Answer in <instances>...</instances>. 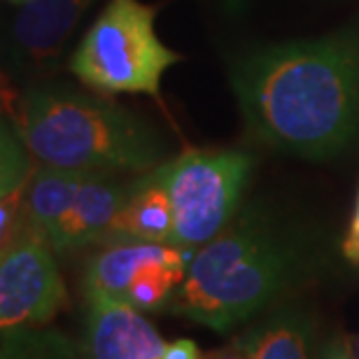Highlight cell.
Returning a JSON list of instances; mask_svg holds the SVG:
<instances>
[{
	"label": "cell",
	"instance_id": "6da1fadb",
	"mask_svg": "<svg viewBox=\"0 0 359 359\" xmlns=\"http://www.w3.org/2000/svg\"><path fill=\"white\" fill-rule=\"evenodd\" d=\"M248 133L278 152L332 159L359 145V33L341 31L233 59Z\"/></svg>",
	"mask_w": 359,
	"mask_h": 359
},
{
	"label": "cell",
	"instance_id": "7a4b0ae2",
	"mask_svg": "<svg viewBox=\"0 0 359 359\" xmlns=\"http://www.w3.org/2000/svg\"><path fill=\"white\" fill-rule=\"evenodd\" d=\"M311 264V241L304 233L264 208L248 205L194 252L163 313L219 334L231 332L306 280Z\"/></svg>",
	"mask_w": 359,
	"mask_h": 359
},
{
	"label": "cell",
	"instance_id": "3957f363",
	"mask_svg": "<svg viewBox=\"0 0 359 359\" xmlns=\"http://www.w3.org/2000/svg\"><path fill=\"white\" fill-rule=\"evenodd\" d=\"M14 131L42 166L124 175L147 173L166 161V142L142 119L68 89H26Z\"/></svg>",
	"mask_w": 359,
	"mask_h": 359
},
{
	"label": "cell",
	"instance_id": "277c9868",
	"mask_svg": "<svg viewBox=\"0 0 359 359\" xmlns=\"http://www.w3.org/2000/svg\"><path fill=\"white\" fill-rule=\"evenodd\" d=\"M156 5L110 0L70 56V70L98 93L159 96L163 73L182 56L156 35Z\"/></svg>",
	"mask_w": 359,
	"mask_h": 359
},
{
	"label": "cell",
	"instance_id": "5b68a950",
	"mask_svg": "<svg viewBox=\"0 0 359 359\" xmlns=\"http://www.w3.org/2000/svg\"><path fill=\"white\" fill-rule=\"evenodd\" d=\"M255 159L241 149H189L163 163L173 203V245L210 243L241 210Z\"/></svg>",
	"mask_w": 359,
	"mask_h": 359
},
{
	"label": "cell",
	"instance_id": "8992f818",
	"mask_svg": "<svg viewBox=\"0 0 359 359\" xmlns=\"http://www.w3.org/2000/svg\"><path fill=\"white\" fill-rule=\"evenodd\" d=\"M194 250L170 243L100 245L84 266V294H103L140 313H163L189 271Z\"/></svg>",
	"mask_w": 359,
	"mask_h": 359
},
{
	"label": "cell",
	"instance_id": "52a82bcc",
	"mask_svg": "<svg viewBox=\"0 0 359 359\" xmlns=\"http://www.w3.org/2000/svg\"><path fill=\"white\" fill-rule=\"evenodd\" d=\"M49 241L31 222L21 219L0 257V327H47L66 304Z\"/></svg>",
	"mask_w": 359,
	"mask_h": 359
},
{
	"label": "cell",
	"instance_id": "ba28073f",
	"mask_svg": "<svg viewBox=\"0 0 359 359\" xmlns=\"http://www.w3.org/2000/svg\"><path fill=\"white\" fill-rule=\"evenodd\" d=\"M87 359H161L166 341L135 308L103 297L84 294Z\"/></svg>",
	"mask_w": 359,
	"mask_h": 359
},
{
	"label": "cell",
	"instance_id": "9c48e42d",
	"mask_svg": "<svg viewBox=\"0 0 359 359\" xmlns=\"http://www.w3.org/2000/svg\"><path fill=\"white\" fill-rule=\"evenodd\" d=\"M93 0H28L12 21V56L24 68H47L59 59L77 21Z\"/></svg>",
	"mask_w": 359,
	"mask_h": 359
},
{
	"label": "cell",
	"instance_id": "30bf717a",
	"mask_svg": "<svg viewBox=\"0 0 359 359\" xmlns=\"http://www.w3.org/2000/svg\"><path fill=\"white\" fill-rule=\"evenodd\" d=\"M131 180L124 182L119 175L87 173L77 196L49 236V245L56 255H70L87 245H100L124 203Z\"/></svg>",
	"mask_w": 359,
	"mask_h": 359
},
{
	"label": "cell",
	"instance_id": "8fae6325",
	"mask_svg": "<svg viewBox=\"0 0 359 359\" xmlns=\"http://www.w3.org/2000/svg\"><path fill=\"white\" fill-rule=\"evenodd\" d=\"M163 163L131 180L124 203L100 245H112V243H170L173 245V203H170Z\"/></svg>",
	"mask_w": 359,
	"mask_h": 359
},
{
	"label": "cell",
	"instance_id": "7c38bea8",
	"mask_svg": "<svg viewBox=\"0 0 359 359\" xmlns=\"http://www.w3.org/2000/svg\"><path fill=\"white\" fill-rule=\"evenodd\" d=\"M35 156L14 128L3 126L0 135V243L12 238L24 219L28 187H31Z\"/></svg>",
	"mask_w": 359,
	"mask_h": 359
},
{
	"label": "cell",
	"instance_id": "4fadbf2b",
	"mask_svg": "<svg viewBox=\"0 0 359 359\" xmlns=\"http://www.w3.org/2000/svg\"><path fill=\"white\" fill-rule=\"evenodd\" d=\"M84 177L87 173L82 170H66L42 166V163L35 168L31 187H28L24 215L45 238H49L54 229L61 224V219L66 217Z\"/></svg>",
	"mask_w": 359,
	"mask_h": 359
},
{
	"label": "cell",
	"instance_id": "5bb4252c",
	"mask_svg": "<svg viewBox=\"0 0 359 359\" xmlns=\"http://www.w3.org/2000/svg\"><path fill=\"white\" fill-rule=\"evenodd\" d=\"M257 359H315V322L299 308H280L259 322Z\"/></svg>",
	"mask_w": 359,
	"mask_h": 359
},
{
	"label": "cell",
	"instance_id": "9a60e30c",
	"mask_svg": "<svg viewBox=\"0 0 359 359\" xmlns=\"http://www.w3.org/2000/svg\"><path fill=\"white\" fill-rule=\"evenodd\" d=\"M0 359H87L80 343L47 327L3 329Z\"/></svg>",
	"mask_w": 359,
	"mask_h": 359
},
{
	"label": "cell",
	"instance_id": "2e32d148",
	"mask_svg": "<svg viewBox=\"0 0 359 359\" xmlns=\"http://www.w3.org/2000/svg\"><path fill=\"white\" fill-rule=\"evenodd\" d=\"M257 346H259V327L255 325L215 353L205 355V359H257Z\"/></svg>",
	"mask_w": 359,
	"mask_h": 359
},
{
	"label": "cell",
	"instance_id": "e0dca14e",
	"mask_svg": "<svg viewBox=\"0 0 359 359\" xmlns=\"http://www.w3.org/2000/svg\"><path fill=\"white\" fill-rule=\"evenodd\" d=\"M343 257L348 262H353L359 266V189H357V201H355V212H353V222H350V231L343 238Z\"/></svg>",
	"mask_w": 359,
	"mask_h": 359
},
{
	"label": "cell",
	"instance_id": "ac0fdd59",
	"mask_svg": "<svg viewBox=\"0 0 359 359\" xmlns=\"http://www.w3.org/2000/svg\"><path fill=\"white\" fill-rule=\"evenodd\" d=\"M161 359H205V355L201 353L198 346L189 339H175L166 343L163 348Z\"/></svg>",
	"mask_w": 359,
	"mask_h": 359
},
{
	"label": "cell",
	"instance_id": "d6986e66",
	"mask_svg": "<svg viewBox=\"0 0 359 359\" xmlns=\"http://www.w3.org/2000/svg\"><path fill=\"white\" fill-rule=\"evenodd\" d=\"M318 359H355V355H353V348H350L348 341L336 339V341L325 343V346L320 348Z\"/></svg>",
	"mask_w": 359,
	"mask_h": 359
},
{
	"label": "cell",
	"instance_id": "ffe728a7",
	"mask_svg": "<svg viewBox=\"0 0 359 359\" xmlns=\"http://www.w3.org/2000/svg\"><path fill=\"white\" fill-rule=\"evenodd\" d=\"M350 348H353V355H355V359H359V339H357L355 343H350Z\"/></svg>",
	"mask_w": 359,
	"mask_h": 359
},
{
	"label": "cell",
	"instance_id": "44dd1931",
	"mask_svg": "<svg viewBox=\"0 0 359 359\" xmlns=\"http://www.w3.org/2000/svg\"><path fill=\"white\" fill-rule=\"evenodd\" d=\"M7 3H12V5H26L28 0H7Z\"/></svg>",
	"mask_w": 359,
	"mask_h": 359
}]
</instances>
